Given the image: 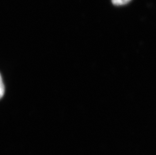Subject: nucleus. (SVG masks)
Listing matches in <instances>:
<instances>
[{
	"label": "nucleus",
	"instance_id": "obj_1",
	"mask_svg": "<svg viewBox=\"0 0 156 155\" xmlns=\"http://www.w3.org/2000/svg\"><path fill=\"white\" fill-rule=\"evenodd\" d=\"M131 0H112V2L115 6L125 5L129 3Z\"/></svg>",
	"mask_w": 156,
	"mask_h": 155
},
{
	"label": "nucleus",
	"instance_id": "obj_2",
	"mask_svg": "<svg viewBox=\"0 0 156 155\" xmlns=\"http://www.w3.org/2000/svg\"><path fill=\"white\" fill-rule=\"evenodd\" d=\"M5 93V87L3 83L1 75L0 74V99L4 96Z\"/></svg>",
	"mask_w": 156,
	"mask_h": 155
}]
</instances>
